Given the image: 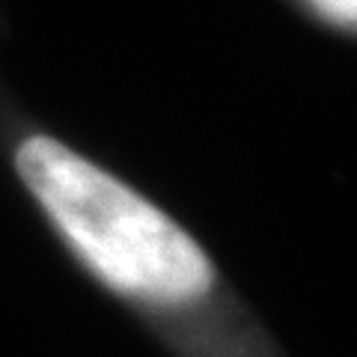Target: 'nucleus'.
I'll use <instances>...</instances> for the list:
<instances>
[{"label":"nucleus","mask_w":357,"mask_h":357,"mask_svg":"<svg viewBox=\"0 0 357 357\" xmlns=\"http://www.w3.org/2000/svg\"><path fill=\"white\" fill-rule=\"evenodd\" d=\"M319 9L333 18V21H342V24H354V13H357V0H316Z\"/></svg>","instance_id":"obj_2"},{"label":"nucleus","mask_w":357,"mask_h":357,"mask_svg":"<svg viewBox=\"0 0 357 357\" xmlns=\"http://www.w3.org/2000/svg\"><path fill=\"white\" fill-rule=\"evenodd\" d=\"M15 167L86 271L114 295L164 319L208 310L218 268L170 215L45 134L21 143Z\"/></svg>","instance_id":"obj_1"}]
</instances>
